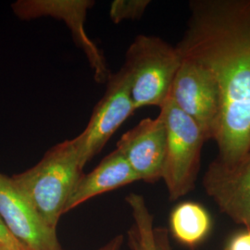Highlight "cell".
<instances>
[{
    "label": "cell",
    "mask_w": 250,
    "mask_h": 250,
    "mask_svg": "<svg viewBox=\"0 0 250 250\" xmlns=\"http://www.w3.org/2000/svg\"><path fill=\"white\" fill-rule=\"evenodd\" d=\"M189 7L188 28L176 48L218 83L217 160L230 164L250 150V0H194Z\"/></svg>",
    "instance_id": "obj_1"
},
{
    "label": "cell",
    "mask_w": 250,
    "mask_h": 250,
    "mask_svg": "<svg viewBox=\"0 0 250 250\" xmlns=\"http://www.w3.org/2000/svg\"><path fill=\"white\" fill-rule=\"evenodd\" d=\"M83 168L73 138L54 146L34 167L11 178L45 224L57 230Z\"/></svg>",
    "instance_id": "obj_2"
},
{
    "label": "cell",
    "mask_w": 250,
    "mask_h": 250,
    "mask_svg": "<svg viewBox=\"0 0 250 250\" xmlns=\"http://www.w3.org/2000/svg\"><path fill=\"white\" fill-rule=\"evenodd\" d=\"M182 58L176 46L157 36L139 35L129 46L125 64L134 109L161 108L169 99Z\"/></svg>",
    "instance_id": "obj_3"
},
{
    "label": "cell",
    "mask_w": 250,
    "mask_h": 250,
    "mask_svg": "<svg viewBox=\"0 0 250 250\" xmlns=\"http://www.w3.org/2000/svg\"><path fill=\"white\" fill-rule=\"evenodd\" d=\"M160 115L166 127V152L162 173L170 200L195 188L205 137L198 125L169 98Z\"/></svg>",
    "instance_id": "obj_4"
},
{
    "label": "cell",
    "mask_w": 250,
    "mask_h": 250,
    "mask_svg": "<svg viewBox=\"0 0 250 250\" xmlns=\"http://www.w3.org/2000/svg\"><path fill=\"white\" fill-rule=\"evenodd\" d=\"M181 58L170 97L198 125L205 140H215L222 115L218 83L205 67L193 60Z\"/></svg>",
    "instance_id": "obj_5"
},
{
    "label": "cell",
    "mask_w": 250,
    "mask_h": 250,
    "mask_svg": "<svg viewBox=\"0 0 250 250\" xmlns=\"http://www.w3.org/2000/svg\"><path fill=\"white\" fill-rule=\"evenodd\" d=\"M134 110L129 77L122 68L109 76L106 91L94 108L88 125L75 137L83 167L102 150Z\"/></svg>",
    "instance_id": "obj_6"
},
{
    "label": "cell",
    "mask_w": 250,
    "mask_h": 250,
    "mask_svg": "<svg viewBox=\"0 0 250 250\" xmlns=\"http://www.w3.org/2000/svg\"><path fill=\"white\" fill-rule=\"evenodd\" d=\"M94 5L92 0H19L11 5V9L23 21L48 16L64 21L75 44L85 54L95 80L105 83L111 73L101 50L87 36L84 24L87 12Z\"/></svg>",
    "instance_id": "obj_7"
},
{
    "label": "cell",
    "mask_w": 250,
    "mask_h": 250,
    "mask_svg": "<svg viewBox=\"0 0 250 250\" xmlns=\"http://www.w3.org/2000/svg\"><path fill=\"white\" fill-rule=\"evenodd\" d=\"M0 218L25 250H65L14 181L0 172Z\"/></svg>",
    "instance_id": "obj_8"
},
{
    "label": "cell",
    "mask_w": 250,
    "mask_h": 250,
    "mask_svg": "<svg viewBox=\"0 0 250 250\" xmlns=\"http://www.w3.org/2000/svg\"><path fill=\"white\" fill-rule=\"evenodd\" d=\"M203 187L223 213L250 230V150L233 163L212 161Z\"/></svg>",
    "instance_id": "obj_9"
},
{
    "label": "cell",
    "mask_w": 250,
    "mask_h": 250,
    "mask_svg": "<svg viewBox=\"0 0 250 250\" xmlns=\"http://www.w3.org/2000/svg\"><path fill=\"white\" fill-rule=\"evenodd\" d=\"M117 150L124 157L134 173L146 183L162 179L165 152L166 127L161 115L146 118L126 132L117 143Z\"/></svg>",
    "instance_id": "obj_10"
},
{
    "label": "cell",
    "mask_w": 250,
    "mask_h": 250,
    "mask_svg": "<svg viewBox=\"0 0 250 250\" xmlns=\"http://www.w3.org/2000/svg\"><path fill=\"white\" fill-rule=\"evenodd\" d=\"M139 181L125 157L115 149L85 175L73 189L64 213L101 194Z\"/></svg>",
    "instance_id": "obj_11"
},
{
    "label": "cell",
    "mask_w": 250,
    "mask_h": 250,
    "mask_svg": "<svg viewBox=\"0 0 250 250\" xmlns=\"http://www.w3.org/2000/svg\"><path fill=\"white\" fill-rule=\"evenodd\" d=\"M170 226L177 241L188 247H195L208 236L211 228V219L203 206L187 201L173 208L170 216Z\"/></svg>",
    "instance_id": "obj_12"
},
{
    "label": "cell",
    "mask_w": 250,
    "mask_h": 250,
    "mask_svg": "<svg viewBox=\"0 0 250 250\" xmlns=\"http://www.w3.org/2000/svg\"><path fill=\"white\" fill-rule=\"evenodd\" d=\"M131 208L134 224L128 231L132 250H157L154 235V218L141 195L132 193L126 197Z\"/></svg>",
    "instance_id": "obj_13"
},
{
    "label": "cell",
    "mask_w": 250,
    "mask_h": 250,
    "mask_svg": "<svg viewBox=\"0 0 250 250\" xmlns=\"http://www.w3.org/2000/svg\"><path fill=\"white\" fill-rule=\"evenodd\" d=\"M148 0H115L110 6L109 16L114 23L125 20H138L149 5Z\"/></svg>",
    "instance_id": "obj_14"
},
{
    "label": "cell",
    "mask_w": 250,
    "mask_h": 250,
    "mask_svg": "<svg viewBox=\"0 0 250 250\" xmlns=\"http://www.w3.org/2000/svg\"><path fill=\"white\" fill-rule=\"evenodd\" d=\"M224 250H250V230L235 234Z\"/></svg>",
    "instance_id": "obj_15"
},
{
    "label": "cell",
    "mask_w": 250,
    "mask_h": 250,
    "mask_svg": "<svg viewBox=\"0 0 250 250\" xmlns=\"http://www.w3.org/2000/svg\"><path fill=\"white\" fill-rule=\"evenodd\" d=\"M0 246L8 247L12 250H25L23 247L19 243L8 231L5 224L0 218Z\"/></svg>",
    "instance_id": "obj_16"
},
{
    "label": "cell",
    "mask_w": 250,
    "mask_h": 250,
    "mask_svg": "<svg viewBox=\"0 0 250 250\" xmlns=\"http://www.w3.org/2000/svg\"><path fill=\"white\" fill-rule=\"evenodd\" d=\"M154 235L157 250H171L169 240V233L167 229L155 227Z\"/></svg>",
    "instance_id": "obj_17"
},
{
    "label": "cell",
    "mask_w": 250,
    "mask_h": 250,
    "mask_svg": "<svg viewBox=\"0 0 250 250\" xmlns=\"http://www.w3.org/2000/svg\"><path fill=\"white\" fill-rule=\"evenodd\" d=\"M124 244V235L119 234L112 238L110 241L107 242L105 246H103L99 250H121Z\"/></svg>",
    "instance_id": "obj_18"
},
{
    "label": "cell",
    "mask_w": 250,
    "mask_h": 250,
    "mask_svg": "<svg viewBox=\"0 0 250 250\" xmlns=\"http://www.w3.org/2000/svg\"><path fill=\"white\" fill-rule=\"evenodd\" d=\"M0 250H12V249H10V248H8V247H4V246H0Z\"/></svg>",
    "instance_id": "obj_19"
}]
</instances>
